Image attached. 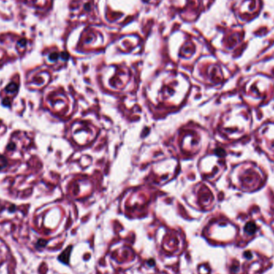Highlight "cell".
<instances>
[{
    "label": "cell",
    "instance_id": "cell-2",
    "mask_svg": "<svg viewBox=\"0 0 274 274\" xmlns=\"http://www.w3.org/2000/svg\"><path fill=\"white\" fill-rule=\"evenodd\" d=\"M71 253V247H68L67 249L65 250L64 252H63L61 253V255L59 256V259L60 261H62L63 263L67 264L68 261H69V256Z\"/></svg>",
    "mask_w": 274,
    "mask_h": 274
},
{
    "label": "cell",
    "instance_id": "cell-4",
    "mask_svg": "<svg viewBox=\"0 0 274 274\" xmlns=\"http://www.w3.org/2000/svg\"><path fill=\"white\" fill-rule=\"evenodd\" d=\"M6 166V160L3 157L0 156V169Z\"/></svg>",
    "mask_w": 274,
    "mask_h": 274
},
{
    "label": "cell",
    "instance_id": "cell-3",
    "mask_svg": "<svg viewBox=\"0 0 274 274\" xmlns=\"http://www.w3.org/2000/svg\"><path fill=\"white\" fill-rule=\"evenodd\" d=\"M245 231L247 232L248 235H252L256 232V226L253 223H248L247 225L245 226Z\"/></svg>",
    "mask_w": 274,
    "mask_h": 274
},
{
    "label": "cell",
    "instance_id": "cell-1",
    "mask_svg": "<svg viewBox=\"0 0 274 274\" xmlns=\"http://www.w3.org/2000/svg\"><path fill=\"white\" fill-rule=\"evenodd\" d=\"M245 271L248 274H256L261 270V260L252 252H246L244 255Z\"/></svg>",
    "mask_w": 274,
    "mask_h": 274
}]
</instances>
